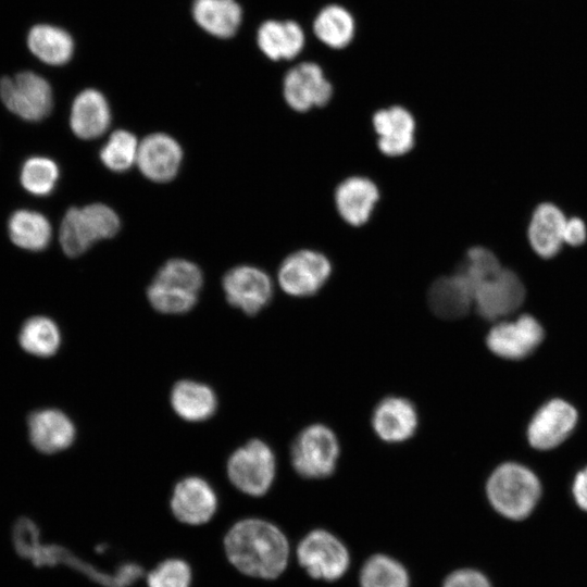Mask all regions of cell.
Masks as SVG:
<instances>
[{
    "mask_svg": "<svg viewBox=\"0 0 587 587\" xmlns=\"http://www.w3.org/2000/svg\"><path fill=\"white\" fill-rule=\"evenodd\" d=\"M258 45L271 60H291L304 46L301 27L291 21H267L258 30Z\"/></svg>",
    "mask_w": 587,
    "mask_h": 587,
    "instance_id": "25",
    "label": "cell"
},
{
    "mask_svg": "<svg viewBox=\"0 0 587 587\" xmlns=\"http://www.w3.org/2000/svg\"><path fill=\"white\" fill-rule=\"evenodd\" d=\"M218 499L209 482L199 476H188L174 486L170 507L174 517L186 525L207 524L214 516Z\"/></svg>",
    "mask_w": 587,
    "mask_h": 587,
    "instance_id": "15",
    "label": "cell"
},
{
    "mask_svg": "<svg viewBox=\"0 0 587 587\" xmlns=\"http://www.w3.org/2000/svg\"><path fill=\"white\" fill-rule=\"evenodd\" d=\"M28 432L33 446L43 453H55L68 448L75 438L71 419L57 409H42L28 417Z\"/></svg>",
    "mask_w": 587,
    "mask_h": 587,
    "instance_id": "21",
    "label": "cell"
},
{
    "mask_svg": "<svg viewBox=\"0 0 587 587\" xmlns=\"http://www.w3.org/2000/svg\"><path fill=\"white\" fill-rule=\"evenodd\" d=\"M332 272V262L325 253L316 249L302 248L283 260L277 279L286 294L294 297H309L326 284Z\"/></svg>",
    "mask_w": 587,
    "mask_h": 587,
    "instance_id": "9",
    "label": "cell"
},
{
    "mask_svg": "<svg viewBox=\"0 0 587 587\" xmlns=\"http://www.w3.org/2000/svg\"><path fill=\"white\" fill-rule=\"evenodd\" d=\"M587 238V227L585 222L579 217H571L566 220L564 226V242L571 246H580Z\"/></svg>",
    "mask_w": 587,
    "mask_h": 587,
    "instance_id": "37",
    "label": "cell"
},
{
    "mask_svg": "<svg viewBox=\"0 0 587 587\" xmlns=\"http://www.w3.org/2000/svg\"><path fill=\"white\" fill-rule=\"evenodd\" d=\"M175 413L188 422H202L211 417L217 407L214 391L205 384L183 379L171 391Z\"/></svg>",
    "mask_w": 587,
    "mask_h": 587,
    "instance_id": "24",
    "label": "cell"
},
{
    "mask_svg": "<svg viewBox=\"0 0 587 587\" xmlns=\"http://www.w3.org/2000/svg\"><path fill=\"white\" fill-rule=\"evenodd\" d=\"M361 587H410L407 569L396 559L377 553L369 558L360 572Z\"/></svg>",
    "mask_w": 587,
    "mask_h": 587,
    "instance_id": "31",
    "label": "cell"
},
{
    "mask_svg": "<svg viewBox=\"0 0 587 587\" xmlns=\"http://www.w3.org/2000/svg\"><path fill=\"white\" fill-rule=\"evenodd\" d=\"M572 492L576 504L587 512V466L576 474Z\"/></svg>",
    "mask_w": 587,
    "mask_h": 587,
    "instance_id": "38",
    "label": "cell"
},
{
    "mask_svg": "<svg viewBox=\"0 0 587 587\" xmlns=\"http://www.w3.org/2000/svg\"><path fill=\"white\" fill-rule=\"evenodd\" d=\"M11 241L29 251L43 250L51 240L52 228L48 218L35 211L17 210L8 222Z\"/></svg>",
    "mask_w": 587,
    "mask_h": 587,
    "instance_id": "28",
    "label": "cell"
},
{
    "mask_svg": "<svg viewBox=\"0 0 587 587\" xmlns=\"http://www.w3.org/2000/svg\"><path fill=\"white\" fill-rule=\"evenodd\" d=\"M222 286L228 303L248 315L265 308L273 297V283L267 273L252 265H238L223 277Z\"/></svg>",
    "mask_w": 587,
    "mask_h": 587,
    "instance_id": "13",
    "label": "cell"
},
{
    "mask_svg": "<svg viewBox=\"0 0 587 587\" xmlns=\"http://www.w3.org/2000/svg\"><path fill=\"white\" fill-rule=\"evenodd\" d=\"M566 218L553 203L539 204L533 212L527 237L533 250L541 258H553L560 251L564 239Z\"/></svg>",
    "mask_w": 587,
    "mask_h": 587,
    "instance_id": "23",
    "label": "cell"
},
{
    "mask_svg": "<svg viewBox=\"0 0 587 587\" xmlns=\"http://www.w3.org/2000/svg\"><path fill=\"white\" fill-rule=\"evenodd\" d=\"M27 47L37 59L50 65L65 64L74 51V42L70 34L48 24H38L29 29Z\"/></svg>",
    "mask_w": 587,
    "mask_h": 587,
    "instance_id": "26",
    "label": "cell"
},
{
    "mask_svg": "<svg viewBox=\"0 0 587 587\" xmlns=\"http://www.w3.org/2000/svg\"><path fill=\"white\" fill-rule=\"evenodd\" d=\"M182 159L179 143L170 135L157 133L139 143L136 163L148 179L165 183L176 176Z\"/></svg>",
    "mask_w": 587,
    "mask_h": 587,
    "instance_id": "18",
    "label": "cell"
},
{
    "mask_svg": "<svg viewBox=\"0 0 587 587\" xmlns=\"http://www.w3.org/2000/svg\"><path fill=\"white\" fill-rule=\"evenodd\" d=\"M296 554L300 566L314 579L335 582L350 565L344 542L325 529L308 533L298 544Z\"/></svg>",
    "mask_w": 587,
    "mask_h": 587,
    "instance_id": "7",
    "label": "cell"
},
{
    "mask_svg": "<svg viewBox=\"0 0 587 587\" xmlns=\"http://www.w3.org/2000/svg\"><path fill=\"white\" fill-rule=\"evenodd\" d=\"M21 347L36 357L53 355L61 345V333L58 325L47 316L28 319L18 334Z\"/></svg>",
    "mask_w": 587,
    "mask_h": 587,
    "instance_id": "29",
    "label": "cell"
},
{
    "mask_svg": "<svg viewBox=\"0 0 587 587\" xmlns=\"http://www.w3.org/2000/svg\"><path fill=\"white\" fill-rule=\"evenodd\" d=\"M0 98L8 110L28 122L47 117L53 102L50 84L30 71L2 77Z\"/></svg>",
    "mask_w": 587,
    "mask_h": 587,
    "instance_id": "8",
    "label": "cell"
},
{
    "mask_svg": "<svg viewBox=\"0 0 587 587\" xmlns=\"http://www.w3.org/2000/svg\"><path fill=\"white\" fill-rule=\"evenodd\" d=\"M417 422L414 404L402 397L383 399L372 415V426L375 433L387 442H401L412 437Z\"/></svg>",
    "mask_w": 587,
    "mask_h": 587,
    "instance_id": "20",
    "label": "cell"
},
{
    "mask_svg": "<svg viewBox=\"0 0 587 587\" xmlns=\"http://www.w3.org/2000/svg\"><path fill=\"white\" fill-rule=\"evenodd\" d=\"M375 180L362 174H351L339 180L333 191L337 215L350 227L360 228L372 220L380 201Z\"/></svg>",
    "mask_w": 587,
    "mask_h": 587,
    "instance_id": "12",
    "label": "cell"
},
{
    "mask_svg": "<svg viewBox=\"0 0 587 587\" xmlns=\"http://www.w3.org/2000/svg\"><path fill=\"white\" fill-rule=\"evenodd\" d=\"M525 299V287L513 271L501 268L474 288V305L480 316L497 320L513 313Z\"/></svg>",
    "mask_w": 587,
    "mask_h": 587,
    "instance_id": "14",
    "label": "cell"
},
{
    "mask_svg": "<svg viewBox=\"0 0 587 587\" xmlns=\"http://www.w3.org/2000/svg\"><path fill=\"white\" fill-rule=\"evenodd\" d=\"M577 411L562 399L546 402L533 416L527 428L530 446L538 450H549L562 444L577 423Z\"/></svg>",
    "mask_w": 587,
    "mask_h": 587,
    "instance_id": "17",
    "label": "cell"
},
{
    "mask_svg": "<svg viewBox=\"0 0 587 587\" xmlns=\"http://www.w3.org/2000/svg\"><path fill=\"white\" fill-rule=\"evenodd\" d=\"M147 587H191L192 571L183 559L161 561L146 576Z\"/></svg>",
    "mask_w": 587,
    "mask_h": 587,
    "instance_id": "35",
    "label": "cell"
},
{
    "mask_svg": "<svg viewBox=\"0 0 587 587\" xmlns=\"http://www.w3.org/2000/svg\"><path fill=\"white\" fill-rule=\"evenodd\" d=\"M339 455V444L332 429L313 424L299 433L291 446V464L302 477L317 479L332 475Z\"/></svg>",
    "mask_w": 587,
    "mask_h": 587,
    "instance_id": "6",
    "label": "cell"
},
{
    "mask_svg": "<svg viewBox=\"0 0 587 587\" xmlns=\"http://www.w3.org/2000/svg\"><path fill=\"white\" fill-rule=\"evenodd\" d=\"M120 224L116 212L103 203L70 208L60 225L61 248L67 257H78L96 241L113 237Z\"/></svg>",
    "mask_w": 587,
    "mask_h": 587,
    "instance_id": "4",
    "label": "cell"
},
{
    "mask_svg": "<svg viewBox=\"0 0 587 587\" xmlns=\"http://www.w3.org/2000/svg\"><path fill=\"white\" fill-rule=\"evenodd\" d=\"M378 152L390 159L405 157L416 145L417 123L413 112L402 104L378 108L371 116Z\"/></svg>",
    "mask_w": 587,
    "mask_h": 587,
    "instance_id": "10",
    "label": "cell"
},
{
    "mask_svg": "<svg viewBox=\"0 0 587 587\" xmlns=\"http://www.w3.org/2000/svg\"><path fill=\"white\" fill-rule=\"evenodd\" d=\"M486 495L500 515L520 521L528 517L536 508L541 496V484L528 467L507 462L490 474Z\"/></svg>",
    "mask_w": 587,
    "mask_h": 587,
    "instance_id": "2",
    "label": "cell"
},
{
    "mask_svg": "<svg viewBox=\"0 0 587 587\" xmlns=\"http://www.w3.org/2000/svg\"><path fill=\"white\" fill-rule=\"evenodd\" d=\"M228 562L243 575L274 579L283 574L289 561V542L273 523L247 517L234 523L223 540Z\"/></svg>",
    "mask_w": 587,
    "mask_h": 587,
    "instance_id": "1",
    "label": "cell"
},
{
    "mask_svg": "<svg viewBox=\"0 0 587 587\" xmlns=\"http://www.w3.org/2000/svg\"><path fill=\"white\" fill-rule=\"evenodd\" d=\"M139 143L134 134L118 129L111 134L100 150V160L113 172H125L137 161Z\"/></svg>",
    "mask_w": 587,
    "mask_h": 587,
    "instance_id": "32",
    "label": "cell"
},
{
    "mask_svg": "<svg viewBox=\"0 0 587 587\" xmlns=\"http://www.w3.org/2000/svg\"><path fill=\"white\" fill-rule=\"evenodd\" d=\"M442 587H492L488 578L479 571L460 569L450 573Z\"/></svg>",
    "mask_w": 587,
    "mask_h": 587,
    "instance_id": "36",
    "label": "cell"
},
{
    "mask_svg": "<svg viewBox=\"0 0 587 587\" xmlns=\"http://www.w3.org/2000/svg\"><path fill=\"white\" fill-rule=\"evenodd\" d=\"M427 301L438 317L454 320L464 316L474 304V290L467 279L454 271L430 284Z\"/></svg>",
    "mask_w": 587,
    "mask_h": 587,
    "instance_id": "19",
    "label": "cell"
},
{
    "mask_svg": "<svg viewBox=\"0 0 587 587\" xmlns=\"http://www.w3.org/2000/svg\"><path fill=\"white\" fill-rule=\"evenodd\" d=\"M111 122V111L105 97L96 89H85L74 99L70 126L82 139H95L104 134Z\"/></svg>",
    "mask_w": 587,
    "mask_h": 587,
    "instance_id": "22",
    "label": "cell"
},
{
    "mask_svg": "<svg viewBox=\"0 0 587 587\" xmlns=\"http://www.w3.org/2000/svg\"><path fill=\"white\" fill-rule=\"evenodd\" d=\"M59 178L57 163L45 157L26 160L21 170V184L35 196H48L55 188Z\"/></svg>",
    "mask_w": 587,
    "mask_h": 587,
    "instance_id": "33",
    "label": "cell"
},
{
    "mask_svg": "<svg viewBox=\"0 0 587 587\" xmlns=\"http://www.w3.org/2000/svg\"><path fill=\"white\" fill-rule=\"evenodd\" d=\"M502 268L497 255L483 246H474L466 250L457 270L474 288L483 280L497 274Z\"/></svg>",
    "mask_w": 587,
    "mask_h": 587,
    "instance_id": "34",
    "label": "cell"
},
{
    "mask_svg": "<svg viewBox=\"0 0 587 587\" xmlns=\"http://www.w3.org/2000/svg\"><path fill=\"white\" fill-rule=\"evenodd\" d=\"M192 13L204 30L222 38L233 36L241 21V10L235 0H196Z\"/></svg>",
    "mask_w": 587,
    "mask_h": 587,
    "instance_id": "27",
    "label": "cell"
},
{
    "mask_svg": "<svg viewBox=\"0 0 587 587\" xmlns=\"http://www.w3.org/2000/svg\"><path fill=\"white\" fill-rule=\"evenodd\" d=\"M230 483L251 497L265 495L275 478L276 462L272 449L260 439H252L236 449L226 465Z\"/></svg>",
    "mask_w": 587,
    "mask_h": 587,
    "instance_id": "5",
    "label": "cell"
},
{
    "mask_svg": "<svg viewBox=\"0 0 587 587\" xmlns=\"http://www.w3.org/2000/svg\"><path fill=\"white\" fill-rule=\"evenodd\" d=\"M314 33L326 46L334 49L345 48L353 37V18L339 5L326 7L314 21Z\"/></svg>",
    "mask_w": 587,
    "mask_h": 587,
    "instance_id": "30",
    "label": "cell"
},
{
    "mask_svg": "<svg viewBox=\"0 0 587 587\" xmlns=\"http://www.w3.org/2000/svg\"><path fill=\"white\" fill-rule=\"evenodd\" d=\"M283 97L289 109L299 114L326 108L334 97V86L314 62L291 67L283 79Z\"/></svg>",
    "mask_w": 587,
    "mask_h": 587,
    "instance_id": "11",
    "label": "cell"
},
{
    "mask_svg": "<svg viewBox=\"0 0 587 587\" xmlns=\"http://www.w3.org/2000/svg\"><path fill=\"white\" fill-rule=\"evenodd\" d=\"M202 285V272L197 264L185 259H171L158 271L147 289V297L158 312L182 314L196 305Z\"/></svg>",
    "mask_w": 587,
    "mask_h": 587,
    "instance_id": "3",
    "label": "cell"
},
{
    "mask_svg": "<svg viewBox=\"0 0 587 587\" xmlns=\"http://www.w3.org/2000/svg\"><path fill=\"white\" fill-rule=\"evenodd\" d=\"M542 339L540 323L534 316L523 314L514 321L495 325L486 337V344L500 358L520 360L534 352Z\"/></svg>",
    "mask_w": 587,
    "mask_h": 587,
    "instance_id": "16",
    "label": "cell"
}]
</instances>
